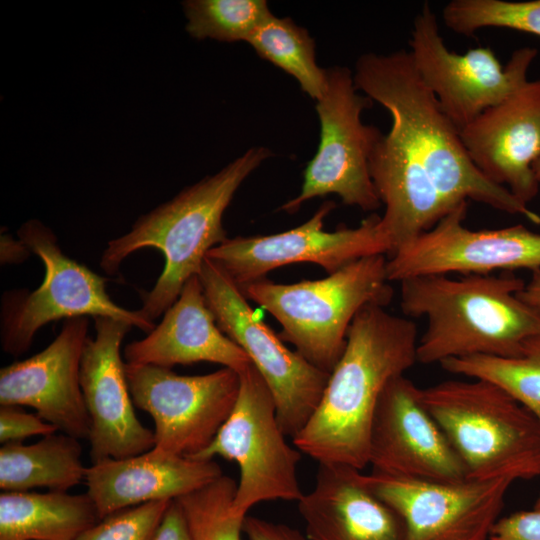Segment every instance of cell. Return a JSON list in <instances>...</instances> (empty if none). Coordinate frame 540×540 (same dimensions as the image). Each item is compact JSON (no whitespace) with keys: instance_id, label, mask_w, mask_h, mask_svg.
Returning a JSON list of instances; mask_svg holds the SVG:
<instances>
[{"instance_id":"1","label":"cell","mask_w":540,"mask_h":540,"mask_svg":"<svg viewBox=\"0 0 540 540\" xmlns=\"http://www.w3.org/2000/svg\"><path fill=\"white\" fill-rule=\"evenodd\" d=\"M358 90L392 117L370 159V175L390 211L423 216L468 199L540 224V216L473 164L459 131L419 76L409 51L368 52L355 64Z\"/></svg>"},{"instance_id":"2","label":"cell","mask_w":540,"mask_h":540,"mask_svg":"<svg viewBox=\"0 0 540 540\" xmlns=\"http://www.w3.org/2000/svg\"><path fill=\"white\" fill-rule=\"evenodd\" d=\"M418 340L413 320L382 306L364 307L349 327L315 412L292 438L295 447L318 464L367 466L378 400L393 378L418 362Z\"/></svg>"},{"instance_id":"3","label":"cell","mask_w":540,"mask_h":540,"mask_svg":"<svg viewBox=\"0 0 540 540\" xmlns=\"http://www.w3.org/2000/svg\"><path fill=\"white\" fill-rule=\"evenodd\" d=\"M400 285L402 312L427 321L417 347L422 364L474 355L517 357L528 339L540 335V314L518 298L525 283L511 272L424 275Z\"/></svg>"},{"instance_id":"4","label":"cell","mask_w":540,"mask_h":540,"mask_svg":"<svg viewBox=\"0 0 540 540\" xmlns=\"http://www.w3.org/2000/svg\"><path fill=\"white\" fill-rule=\"evenodd\" d=\"M270 155L265 147L248 149L216 174L140 216L127 233L108 242L100 266L110 275L140 249L155 248L164 256L159 278L143 296L139 311L144 317L153 321L164 314L185 283L199 275L208 252L228 238L225 210L244 180Z\"/></svg>"},{"instance_id":"5","label":"cell","mask_w":540,"mask_h":540,"mask_svg":"<svg viewBox=\"0 0 540 540\" xmlns=\"http://www.w3.org/2000/svg\"><path fill=\"white\" fill-rule=\"evenodd\" d=\"M420 396L468 479L540 476V422L500 387L482 379L446 380L421 388Z\"/></svg>"},{"instance_id":"6","label":"cell","mask_w":540,"mask_h":540,"mask_svg":"<svg viewBox=\"0 0 540 540\" xmlns=\"http://www.w3.org/2000/svg\"><path fill=\"white\" fill-rule=\"evenodd\" d=\"M389 282L386 255L379 254L322 279L283 284L263 278L241 291L280 323L278 336L283 341L330 374L345 349L355 316L366 306L385 307L391 302Z\"/></svg>"},{"instance_id":"7","label":"cell","mask_w":540,"mask_h":540,"mask_svg":"<svg viewBox=\"0 0 540 540\" xmlns=\"http://www.w3.org/2000/svg\"><path fill=\"white\" fill-rule=\"evenodd\" d=\"M44 266L42 283L33 291L5 292L1 300L0 338L4 352L25 353L40 328L49 322L75 317H108L151 332L155 324L139 310L116 304L106 290L107 279L67 256L54 232L39 220H29L17 231Z\"/></svg>"},{"instance_id":"8","label":"cell","mask_w":540,"mask_h":540,"mask_svg":"<svg viewBox=\"0 0 540 540\" xmlns=\"http://www.w3.org/2000/svg\"><path fill=\"white\" fill-rule=\"evenodd\" d=\"M239 376V394L229 417L212 442L191 458L220 456L237 463L240 477L232 509L246 516L262 502L300 499L297 466L302 453L286 441L273 396L257 369L250 365Z\"/></svg>"},{"instance_id":"9","label":"cell","mask_w":540,"mask_h":540,"mask_svg":"<svg viewBox=\"0 0 540 540\" xmlns=\"http://www.w3.org/2000/svg\"><path fill=\"white\" fill-rule=\"evenodd\" d=\"M199 278L221 331L249 357L267 384L286 436H296L315 412L329 373L315 367L256 316L248 299L223 268L205 258Z\"/></svg>"},{"instance_id":"10","label":"cell","mask_w":540,"mask_h":540,"mask_svg":"<svg viewBox=\"0 0 540 540\" xmlns=\"http://www.w3.org/2000/svg\"><path fill=\"white\" fill-rule=\"evenodd\" d=\"M326 73V91L316 104L321 127L317 152L304 171L300 194L280 209L293 214L308 200L336 194L345 205L374 211L381 202L370 175V159L382 133L361 120L371 99L357 93L347 67L327 68Z\"/></svg>"},{"instance_id":"11","label":"cell","mask_w":540,"mask_h":540,"mask_svg":"<svg viewBox=\"0 0 540 540\" xmlns=\"http://www.w3.org/2000/svg\"><path fill=\"white\" fill-rule=\"evenodd\" d=\"M409 44L419 76L459 132L487 108L524 86L538 54L535 48L523 47L502 65L489 47L469 49L464 54L450 51L427 2L413 20Z\"/></svg>"},{"instance_id":"12","label":"cell","mask_w":540,"mask_h":540,"mask_svg":"<svg viewBox=\"0 0 540 540\" xmlns=\"http://www.w3.org/2000/svg\"><path fill=\"white\" fill-rule=\"evenodd\" d=\"M135 406L154 421L158 454L194 457L214 439L236 403L240 376L222 367L202 375H179L172 369L125 362Z\"/></svg>"},{"instance_id":"13","label":"cell","mask_w":540,"mask_h":540,"mask_svg":"<svg viewBox=\"0 0 540 540\" xmlns=\"http://www.w3.org/2000/svg\"><path fill=\"white\" fill-rule=\"evenodd\" d=\"M335 208L325 201L302 225L270 235L227 238L211 249L207 258L220 265L240 289L282 266L314 263L331 274L346 265L372 255H389L391 243L371 214L359 226L324 230V221Z\"/></svg>"},{"instance_id":"14","label":"cell","mask_w":540,"mask_h":540,"mask_svg":"<svg viewBox=\"0 0 540 540\" xmlns=\"http://www.w3.org/2000/svg\"><path fill=\"white\" fill-rule=\"evenodd\" d=\"M467 203L387 258L388 280L424 275L492 274L540 270V234L517 224L473 230L464 225Z\"/></svg>"},{"instance_id":"15","label":"cell","mask_w":540,"mask_h":540,"mask_svg":"<svg viewBox=\"0 0 540 540\" xmlns=\"http://www.w3.org/2000/svg\"><path fill=\"white\" fill-rule=\"evenodd\" d=\"M420 390L404 374L384 388L369 435L372 473L429 482L468 480L462 460L423 405Z\"/></svg>"},{"instance_id":"16","label":"cell","mask_w":540,"mask_h":540,"mask_svg":"<svg viewBox=\"0 0 540 540\" xmlns=\"http://www.w3.org/2000/svg\"><path fill=\"white\" fill-rule=\"evenodd\" d=\"M405 525L406 540H489L513 480L417 481L365 474Z\"/></svg>"},{"instance_id":"17","label":"cell","mask_w":540,"mask_h":540,"mask_svg":"<svg viewBox=\"0 0 540 540\" xmlns=\"http://www.w3.org/2000/svg\"><path fill=\"white\" fill-rule=\"evenodd\" d=\"M95 337L84 346L80 385L90 418V458H127L154 447V432L137 418L130 394L121 344L132 326L96 317Z\"/></svg>"},{"instance_id":"18","label":"cell","mask_w":540,"mask_h":540,"mask_svg":"<svg viewBox=\"0 0 540 540\" xmlns=\"http://www.w3.org/2000/svg\"><path fill=\"white\" fill-rule=\"evenodd\" d=\"M88 327V317L66 319L46 348L2 367L0 405L32 407L61 433L88 440L91 423L80 385Z\"/></svg>"},{"instance_id":"19","label":"cell","mask_w":540,"mask_h":540,"mask_svg":"<svg viewBox=\"0 0 540 540\" xmlns=\"http://www.w3.org/2000/svg\"><path fill=\"white\" fill-rule=\"evenodd\" d=\"M478 170L528 204L539 189L533 166L540 158V80L528 81L487 108L460 132Z\"/></svg>"},{"instance_id":"20","label":"cell","mask_w":540,"mask_h":540,"mask_svg":"<svg viewBox=\"0 0 540 540\" xmlns=\"http://www.w3.org/2000/svg\"><path fill=\"white\" fill-rule=\"evenodd\" d=\"M361 471L319 464L313 488L297 501L309 540H406L403 520Z\"/></svg>"},{"instance_id":"21","label":"cell","mask_w":540,"mask_h":540,"mask_svg":"<svg viewBox=\"0 0 540 540\" xmlns=\"http://www.w3.org/2000/svg\"><path fill=\"white\" fill-rule=\"evenodd\" d=\"M123 356L126 363L169 369L211 362L240 373L252 365L247 354L218 327L199 275L185 283L177 300L146 337L124 347Z\"/></svg>"},{"instance_id":"22","label":"cell","mask_w":540,"mask_h":540,"mask_svg":"<svg viewBox=\"0 0 540 540\" xmlns=\"http://www.w3.org/2000/svg\"><path fill=\"white\" fill-rule=\"evenodd\" d=\"M223 475L212 460L162 455L152 449L127 458H106L87 467L85 482L100 520L147 502L175 500Z\"/></svg>"},{"instance_id":"23","label":"cell","mask_w":540,"mask_h":540,"mask_svg":"<svg viewBox=\"0 0 540 540\" xmlns=\"http://www.w3.org/2000/svg\"><path fill=\"white\" fill-rule=\"evenodd\" d=\"M100 520L87 493L4 491L0 540H76Z\"/></svg>"},{"instance_id":"24","label":"cell","mask_w":540,"mask_h":540,"mask_svg":"<svg viewBox=\"0 0 540 540\" xmlns=\"http://www.w3.org/2000/svg\"><path fill=\"white\" fill-rule=\"evenodd\" d=\"M79 439L65 433L43 436L33 444L4 443L0 448V488L29 491L45 487L67 492L85 480Z\"/></svg>"},{"instance_id":"25","label":"cell","mask_w":540,"mask_h":540,"mask_svg":"<svg viewBox=\"0 0 540 540\" xmlns=\"http://www.w3.org/2000/svg\"><path fill=\"white\" fill-rule=\"evenodd\" d=\"M264 60L293 76L303 92L318 101L327 87L326 69L319 67L315 42L308 31L290 18L273 14L246 41Z\"/></svg>"},{"instance_id":"26","label":"cell","mask_w":540,"mask_h":540,"mask_svg":"<svg viewBox=\"0 0 540 540\" xmlns=\"http://www.w3.org/2000/svg\"><path fill=\"white\" fill-rule=\"evenodd\" d=\"M440 365L450 373L497 385L540 422V335L528 339L517 357L474 355L450 358Z\"/></svg>"},{"instance_id":"27","label":"cell","mask_w":540,"mask_h":540,"mask_svg":"<svg viewBox=\"0 0 540 540\" xmlns=\"http://www.w3.org/2000/svg\"><path fill=\"white\" fill-rule=\"evenodd\" d=\"M186 30L196 39L247 41L271 15L265 0H188Z\"/></svg>"},{"instance_id":"28","label":"cell","mask_w":540,"mask_h":540,"mask_svg":"<svg viewBox=\"0 0 540 540\" xmlns=\"http://www.w3.org/2000/svg\"><path fill=\"white\" fill-rule=\"evenodd\" d=\"M237 483L222 475L176 500L192 540H241L246 516L232 509Z\"/></svg>"},{"instance_id":"29","label":"cell","mask_w":540,"mask_h":540,"mask_svg":"<svg viewBox=\"0 0 540 540\" xmlns=\"http://www.w3.org/2000/svg\"><path fill=\"white\" fill-rule=\"evenodd\" d=\"M442 19L450 30L465 36L497 27L540 37V0H451L442 10Z\"/></svg>"},{"instance_id":"30","label":"cell","mask_w":540,"mask_h":540,"mask_svg":"<svg viewBox=\"0 0 540 540\" xmlns=\"http://www.w3.org/2000/svg\"><path fill=\"white\" fill-rule=\"evenodd\" d=\"M172 501H152L114 512L76 540H154Z\"/></svg>"},{"instance_id":"31","label":"cell","mask_w":540,"mask_h":540,"mask_svg":"<svg viewBox=\"0 0 540 540\" xmlns=\"http://www.w3.org/2000/svg\"><path fill=\"white\" fill-rule=\"evenodd\" d=\"M58 431L57 427L45 421L38 414L25 412L21 406L1 405L0 441L4 443L22 442L33 435L47 436Z\"/></svg>"},{"instance_id":"32","label":"cell","mask_w":540,"mask_h":540,"mask_svg":"<svg viewBox=\"0 0 540 540\" xmlns=\"http://www.w3.org/2000/svg\"><path fill=\"white\" fill-rule=\"evenodd\" d=\"M490 540H540V509L518 511L494 524Z\"/></svg>"},{"instance_id":"33","label":"cell","mask_w":540,"mask_h":540,"mask_svg":"<svg viewBox=\"0 0 540 540\" xmlns=\"http://www.w3.org/2000/svg\"><path fill=\"white\" fill-rule=\"evenodd\" d=\"M243 531L249 540H309L298 530L284 524L246 516Z\"/></svg>"},{"instance_id":"34","label":"cell","mask_w":540,"mask_h":540,"mask_svg":"<svg viewBox=\"0 0 540 540\" xmlns=\"http://www.w3.org/2000/svg\"><path fill=\"white\" fill-rule=\"evenodd\" d=\"M154 540H192L183 512L173 500L166 510Z\"/></svg>"},{"instance_id":"35","label":"cell","mask_w":540,"mask_h":540,"mask_svg":"<svg viewBox=\"0 0 540 540\" xmlns=\"http://www.w3.org/2000/svg\"><path fill=\"white\" fill-rule=\"evenodd\" d=\"M32 252L21 240L15 239L7 233H2L0 238V261L1 264H18L24 262Z\"/></svg>"},{"instance_id":"36","label":"cell","mask_w":540,"mask_h":540,"mask_svg":"<svg viewBox=\"0 0 540 540\" xmlns=\"http://www.w3.org/2000/svg\"><path fill=\"white\" fill-rule=\"evenodd\" d=\"M517 296L540 314V270L533 272L532 278L517 293Z\"/></svg>"},{"instance_id":"37","label":"cell","mask_w":540,"mask_h":540,"mask_svg":"<svg viewBox=\"0 0 540 540\" xmlns=\"http://www.w3.org/2000/svg\"><path fill=\"white\" fill-rule=\"evenodd\" d=\"M533 171H534V174H535L537 180L540 182V158L534 164Z\"/></svg>"},{"instance_id":"38","label":"cell","mask_w":540,"mask_h":540,"mask_svg":"<svg viewBox=\"0 0 540 540\" xmlns=\"http://www.w3.org/2000/svg\"><path fill=\"white\" fill-rule=\"evenodd\" d=\"M535 509H540V494L534 504Z\"/></svg>"},{"instance_id":"39","label":"cell","mask_w":540,"mask_h":540,"mask_svg":"<svg viewBox=\"0 0 540 540\" xmlns=\"http://www.w3.org/2000/svg\"><path fill=\"white\" fill-rule=\"evenodd\" d=\"M490 540V539H489Z\"/></svg>"}]
</instances>
